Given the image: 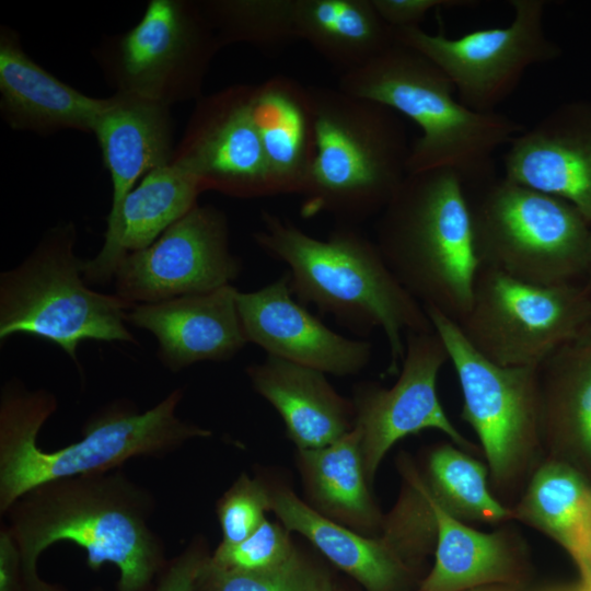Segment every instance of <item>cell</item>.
Segmentation results:
<instances>
[{
	"instance_id": "cell-1",
	"label": "cell",
	"mask_w": 591,
	"mask_h": 591,
	"mask_svg": "<svg viewBox=\"0 0 591 591\" xmlns=\"http://www.w3.org/2000/svg\"><path fill=\"white\" fill-rule=\"evenodd\" d=\"M154 509L152 493L118 468L28 490L4 512L20 552L25 591H67L37 571L42 553L60 542L83 548L93 571L113 564L116 591H152L169 561L163 542L149 526Z\"/></svg>"
},
{
	"instance_id": "cell-2",
	"label": "cell",
	"mask_w": 591,
	"mask_h": 591,
	"mask_svg": "<svg viewBox=\"0 0 591 591\" xmlns=\"http://www.w3.org/2000/svg\"><path fill=\"white\" fill-rule=\"evenodd\" d=\"M183 391L176 389L153 407L139 412L114 402L83 426V437L56 451H44L37 436L56 412L46 390L8 382L0 401V513L34 487L59 478L106 473L137 456H162L211 431L176 415Z\"/></svg>"
},
{
	"instance_id": "cell-3",
	"label": "cell",
	"mask_w": 591,
	"mask_h": 591,
	"mask_svg": "<svg viewBox=\"0 0 591 591\" xmlns=\"http://www.w3.org/2000/svg\"><path fill=\"white\" fill-rule=\"evenodd\" d=\"M260 218L263 227L253 239L288 265L292 294L354 333L382 329L389 372L397 373L406 334L430 332L433 326L425 308L391 271L376 243L356 225L339 224L326 240H318L269 211Z\"/></svg>"
},
{
	"instance_id": "cell-4",
	"label": "cell",
	"mask_w": 591,
	"mask_h": 591,
	"mask_svg": "<svg viewBox=\"0 0 591 591\" xmlns=\"http://www.w3.org/2000/svg\"><path fill=\"white\" fill-rule=\"evenodd\" d=\"M338 89L382 104L420 128L410 144L408 173L452 169L467 188L496 176L494 153L525 128L498 112L465 106L431 60L397 40L364 66L341 73Z\"/></svg>"
},
{
	"instance_id": "cell-5",
	"label": "cell",
	"mask_w": 591,
	"mask_h": 591,
	"mask_svg": "<svg viewBox=\"0 0 591 591\" xmlns=\"http://www.w3.org/2000/svg\"><path fill=\"white\" fill-rule=\"evenodd\" d=\"M401 285L424 306L459 323L480 263L468 192L452 169L408 173L379 215L375 241Z\"/></svg>"
},
{
	"instance_id": "cell-6",
	"label": "cell",
	"mask_w": 591,
	"mask_h": 591,
	"mask_svg": "<svg viewBox=\"0 0 591 591\" xmlns=\"http://www.w3.org/2000/svg\"><path fill=\"white\" fill-rule=\"evenodd\" d=\"M314 157L302 217L356 225L379 216L408 174L407 132L393 109L339 89L308 86Z\"/></svg>"
},
{
	"instance_id": "cell-7",
	"label": "cell",
	"mask_w": 591,
	"mask_h": 591,
	"mask_svg": "<svg viewBox=\"0 0 591 591\" xmlns=\"http://www.w3.org/2000/svg\"><path fill=\"white\" fill-rule=\"evenodd\" d=\"M76 243L72 222L55 225L19 266L1 273V341L31 335L57 345L77 366L82 341L137 343L126 326L134 305L89 287Z\"/></svg>"
},
{
	"instance_id": "cell-8",
	"label": "cell",
	"mask_w": 591,
	"mask_h": 591,
	"mask_svg": "<svg viewBox=\"0 0 591 591\" xmlns=\"http://www.w3.org/2000/svg\"><path fill=\"white\" fill-rule=\"evenodd\" d=\"M467 192L480 266L538 285L583 278L591 224L575 206L503 175Z\"/></svg>"
},
{
	"instance_id": "cell-9",
	"label": "cell",
	"mask_w": 591,
	"mask_h": 591,
	"mask_svg": "<svg viewBox=\"0 0 591 591\" xmlns=\"http://www.w3.org/2000/svg\"><path fill=\"white\" fill-rule=\"evenodd\" d=\"M223 47L199 1L150 0L131 28L92 50L115 93L167 106L202 96V84Z\"/></svg>"
},
{
	"instance_id": "cell-10",
	"label": "cell",
	"mask_w": 591,
	"mask_h": 591,
	"mask_svg": "<svg viewBox=\"0 0 591 591\" xmlns=\"http://www.w3.org/2000/svg\"><path fill=\"white\" fill-rule=\"evenodd\" d=\"M456 324L489 361L538 367L591 325V294L583 281L538 285L480 266L471 306Z\"/></svg>"
},
{
	"instance_id": "cell-11",
	"label": "cell",
	"mask_w": 591,
	"mask_h": 591,
	"mask_svg": "<svg viewBox=\"0 0 591 591\" xmlns=\"http://www.w3.org/2000/svg\"><path fill=\"white\" fill-rule=\"evenodd\" d=\"M448 351L462 393V419L477 434L497 484L523 470L542 443L537 367H502L477 352L459 325L425 308Z\"/></svg>"
},
{
	"instance_id": "cell-12",
	"label": "cell",
	"mask_w": 591,
	"mask_h": 591,
	"mask_svg": "<svg viewBox=\"0 0 591 591\" xmlns=\"http://www.w3.org/2000/svg\"><path fill=\"white\" fill-rule=\"evenodd\" d=\"M508 26L471 31L459 37L420 26L394 28L395 40L431 60L451 81L457 99L479 113L496 112L531 66L561 56L545 33L544 0H511Z\"/></svg>"
},
{
	"instance_id": "cell-13",
	"label": "cell",
	"mask_w": 591,
	"mask_h": 591,
	"mask_svg": "<svg viewBox=\"0 0 591 591\" xmlns=\"http://www.w3.org/2000/svg\"><path fill=\"white\" fill-rule=\"evenodd\" d=\"M241 270L224 212L197 205L150 246L126 255L113 281L115 294L136 305L209 292L231 285Z\"/></svg>"
},
{
	"instance_id": "cell-14",
	"label": "cell",
	"mask_w": 591,
	"mask_h": 591,
	"mask_svg": "<svg viewBox=\"0 0 591 591\" xmlns=\"http://www.w3.org/2000/svg\"><path fill=\"white\" fill-rule=\"evenodd\" d=\"M447 361L448 351L434 329L410 332L405 337V355L395 384L390 389L368 382L356 386V426L370 485L387 451L409 434L434 429L460 449H475L451 422L438 396V375Z\"/></svg>"
},
{
	"instance_id": "cell-15",
	"label": "cell",
	"mask_w": 591,
	"mask_h": 591,
	"mask_svg": "<svg viewBox=\"0 0 591 591\" xmlns=\"http://www.w3.org/2000/svg\"><path fill=\"white\" fill-rule=\"evenodd\" d=\"M251 92V84H234L196 101L171 162L204 192L236 198L274 196Z\"/></svg>"
},
{
	"instance_id": "cell-16",
	"label": "cell",
	"mask_w": 591,
	"mask_h": 591,
	"mask_svg": "<svg viewBox=\"0 0 591 591\" xmlns=\"http://www.w3.org/2000/svg\"><path fill=\"white\" fill-rule=\"evenodd\" d=\"M292 296L288 271L256 291H237V312L247 343L270 356L338 376L357 374L368 366L369 341L332 331Z\"/></svg>"
},
{
	"instance_id": "cell-17",
	"label": "cell",
	"mask_w": 591,
	"mask_h": 591,
	"mask_svg": "<svg viewBox=\"0 0 591 591\" xmlns=\"http://www.w3.org/2000/svg\"><path fill=\"white\" fill-rule=\"evenodd\" d=\"M507 146L506 178L568 201L591 224V100L560 104Z\"/></svg>"
},
{
	"instance_id": "cell-18",
	"label": "cell",
	"mask_w": 591,
	"mask_h": 591,
	"mask_svg": "<svg viewBox=\"0 0 591 591\" xmlns=\"http://www.w3.org/2000/svg\"><path fill=\"white\" fill-rule=\"evenodd\" d=\"M237 290H216L134 305L127 323L150 332L158 357L172 372L200 361H227L247 344L242 329Z\"/></svg>"
},
{
	"instance_id": "cell-19",
	"label": "cell",
	"mask_w": 591,
	"mask_h": 591,
	"mask_svg": "<svg viewBox=\"0 0 591 591\" xmlns=\"http://www.w3.org/2000/svg\"><path fill=\"white\" fill-rule=\"evenodd\" d=\"M107 103L84 94L35 62L13 28H0V113L13 130L49 136L62 130L92 134Z\"/></svg>"
},
{
	"instance_id": "cell-20",
	"label": "cell",
	"mask_w": 591,
	"mask_h": 591,
	"mask_svg": "<svg viewBox=\"0 0 591 591\" xmlns=\"http://www.w3.org/2000/svg\"><path fill=\"white\" fill-rule=\"evenodd\" d=\"M204 190L197 181L170 162L146 174L124 198L116 216L107 219L100 252L84 260L83 278L104 286L126 255L150 246L187 215Z\"/></svg>"
},
{
	"instance_id": "cell-21",
	"label": "cell",
	"mask_w": 591,
	"mask_h": 591,
	"mask_svg": "<svg viewBox=\"0 0 591 591\" xmlns=\"http://www.w3.org/2000/svg\"><path fill=\"white\" fill-rule=\"evenodd\" d=\"M95 136L112 182L107 219L152 170L169 164L175 150L171 107L140 96L114 93L99 114Z\"/></svg>"
},
{
	"instance_id": "cell-22",
	"label": "cell",
	"mask_w": 591,
	"mask_h": 591,
	"mask_svg": "<svg viewBox=\"0 0 591 591\" xmlns=\"http://www.w3.org/2000/svg\"><path fill=\"white\" fill-rule=\"evenodd\" d=\"M246 374L280 415L287 437L299 450L323 448L355 428L352 401L338 394L322 371L267 355L250 364Z\"/></svg>"
},
{
	"instance_id": "cell-23",
	"label": "cell",
	"mask_w": 591,
	"mask_h": 591,
	"mask_svg": "<svg viewBox=\"0 0 591 591\" xmlns=\"http://www.w3.org/2000/svg\"><path fill=\"white\" fill-rule=\"evenodd\" d=\"M542 440L591 480V325L538 367Z\"/></svg>"
},
{
	"instance_id": "cell-24",
	"label": "cell",
	"mask_w": 591,
	"mask_h": 591,
	"mask_svg": "<svg viewBox=\"0 0 591 591\" xmlns=\"http://www.w3.org/2000/svg\"><path fill=\"white\" fill-rule=\"evenodd\" d=\"M251 109L274 195H302L314 157V127L308 86L286 76L252 85Z\"/></svg>"
},
{
	"instance_id": "cell-25",
	"label": "cell",
	"mask_w": 591,
	"mask_h": 591,
	"mask_svg": "<svg viewBox=\"0 0 591 591\" xmlns=\"http://www.w3.org/2000/svg\"><path fill=\"white\" fill-rule=\"evenodd\" d=\"M402 498L419 518L431 520L434 515L437 524L434 565L420 591H468L513 577L514 542L507 533L470 528L407 483Z\"/></svg>"
},
{
	"instance_id": "cell-26",
	"label": "cell",
	"mask_w": 591,
	"mask_h": 591,
	"mask_svg": "<svg viewBox=\"0 0 591 591\" xmlns=\"http://www.w3.org/2000/svg\"><path fill=\"white\" fill-rule=\"evenodd\" d=\"M268 489L270 511L286 529L305 537L368 591L395 589L403 575L402 557L382 537L361 534L324 517L288 487Z\"/></svg>"
},
{
	"instance_id": "cell-27",
	"label": "cell",
	"mask_w": 591,
	"mask_h": 591,
	"mask_svg": "<svg viewBox=\"0 0 591 591\" xmlns=\"http://www.w3.org/2000/svg\"><path fill=\"white\" fill-rule=\"evenodd\" d=\"M514 517L558 543L591 591V480L573 466L552 459L534 473Z\"/></svg>"
},
{
	"instance_id": "cell-28",
	"label": "cell",
	"mask_w": 591,
	"mask_h": 591,
	"mask_svg": "<svg viewBox=\"0 0 591 591\" xmlns=\"http://www.w3.org/2000/svg\"><path fill=\"white\" fill-rule=\"evenodd\" d=\"M296 460L309 505L318 513L368 536L382 524L370 494L356 425L328 445L298 449Z\"/></svg>"
},
{
	"instance_id": "cell-29",
	"label": "cell",
	"mask_w": 591,
	"mask_h": 591,
	"mask_svg": "<svg viewBox=\"0 0 591 591\" xmlns=\"http://www.w3.org/2000/svg\"><path fill=\"white\" fill-rule=\"evenodd\" d=\"M299 40L341 73L358 69L395 43L394 28L372 0H296Z\"/></svg>"
},
{
	"instance_id": "cell-30",
	"label": "cell",
	"mask_w": 591,
	"mask_h": 591,
	"mask_svg": "<svg viewBox=\"0 0 591 591\" xmlns=\"http://www.w3.org/2000/svg\"><path fill=\"white\" fill-rule=\"evenodd\" d=\"M404 475L424 498L457 520L500 522L513 515L490 493L486 466L455 445L433 449L425 475L408 467Z\"/></svg>"
},
{
	"instance_id": "cell-31",
	"label": "cell",
	"mask_w": 591,
	"mask_h": 591,
	"mask_svg": "<svg viewBox=\"0 0 591 591\" xmlns=\"http://www.w3.org/2000/svg\"><path fill=\"white\" fill-rule=\"evenodd\" d=\"M199 3L223 46L242 43L276 51L299 40L296 0H201Z\"/></svg>"
},
{
	"instance_id": "cell-32",
	"label": "cell",
	"mask_w": 591,
	"mask_h": 591,
	"mask_svg": "<svg viewBox=\"0 0 591 591\" xmlns=\"http://www.w3.org/2000/svg\"><path fill=\"white\" fill-rule=\"evenodd\" d=\"M290 531L282 523L266 519L250 536L235 544L220 543L208 559V566L219 571L252 572L280 567L298 551Z\"/></svg>"
},
{
	"instance_id": "cell-33",
	"label": "cell",
	"mask_w": 591,
	"mask_h": 591,
	"mask_svg": "<svg viewBox=\"0 0 591 591\" xmlns=\"http://www.w3.org/2000/svg\"><path fill=\"white\" fill-rule=\"evenodd\" d=\"M327 583L298 553L287 564L264 571H219L207 561L195 591H323Z\"/></svg>"
},
{
	"instance_id": "cell-34",
	"label": "cell",
	"mask_w": 591,
	"mask_h": 591,
	"mask_svg": "<svg viewBox=\"0 0 591 591\" xmlns=\"http://www.w3.org/2000/svg\"><path fill=\"white\" fill-rule=\"evenodd\" d=\"M270 511L268 485L242 473L216 505L223 544H235L256 531Z\"/></svg>"
},
{
	"instance_id": "cell-35",
	"label": "cell",
	"mask_w": 591,
	"mask_h": 591,
	"mask_svg": "<svg viewBox=\"0 0 591 591\" xmlns=\"http://www.w3.org/2000/svg\"><path fill=\"white\" fill-rule=\"evenodd\" d=\"M210 555L206 540L196 536L181 554L169 559L152 591H195Z\"/></svg>"
},
{
	"instance_id": "cell-36",
	"label": "cell",
	"mask_w": 591,
	"mask_h": 591,
	"mask_svg": "<svg viewBox=\"0 0 591 591\" xmlns=\"http://www.w3.org/2000/svg\"><path fill=\"white\" fill-rule=\"evenodd\" d=\"M380 16L393 28L419 26L436 8L472 7L473 0H372Z\"/></svg>"
},
{
	"instance_id": "cell-37",
	"label": "cell",
	"mask_w": 591,
	"mask_h": 591,
	"mask_svg": "<svg viewBox=\"0 0 591 591\" xmlns=\"http://www.w3.org/2000/svg\"><path fill=\"white\" fill-rule=\"evenodd\" d=\"M0 591H25L20 552L5 523L0 529Z\"/></svg>"
},
{
	"instance_id": "cell-38",
	"label": "cell",
	"mask_w": 591,
	"mask_h": 591,
	"mask_svg": "<svg viewBox=\"0 0 591 591\" xmlns=\"http://www.w3.org/2000/svg\"><path fill=\"white\" fill-rule=\"evenodd\" d=\"M583 283L591 294V231H590V240H589L587 267H586V271L583 276Z\"/></svg>"
},
{
	"instance_id": "cell-39",
	"label": "cell",
	"mask_w": 591,
	"mask_h": 591,
	"mask_svg": "<svg viewBox=\"0 0 591 591\" xmlns=\"http://www.w3.org/2000/svg\"><path fill=\"white\" fill-rule=\"evenodd\" d=\"M468 591H508V590L495 589V588H490V589H477L476 588V589H472V590H468ZM546 591H577V590L573 587V584H570V586L553 588V589H549V590H546Z\"/></svg>"
},
{
	"instance_id": "cell-40",
	"label": "cell",
	"mask_w": 591,
	"mask_h": 591,
	"mask_svg": "<svg viewBox=\"0 0 591 591\" xmlns=\"http://www.w3.org/2000/svg\"><path fill=\"white\" fill-rule=\"evenodd\" d=\"M323 591H334L329 583L326 584Z\"/></svg>"
},
{
	"instance_id": "cell-41",
	"label": "cell",
	"mask_w": 591,
	"mask_h": 591,
	"mask_svg": "<svg viewBox=\"0 0 591 591\" xmlns=\"http://www.w3.org/2000/svg\"><path fill=\"white\" fill-rule=\"evenodd\" d=\"M92 591H106L102 587H95Z\"/></svg>"
}]
</instances>
